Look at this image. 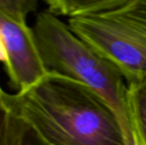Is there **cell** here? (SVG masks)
<instances>
[{"label": "cell", "mask_w": 146, "mask_h": 145, "mask_svg": "<svg viewBox=\"0 0 146 145\" xmlns=\"http://www.w3.org/2000/svg\"><path fill=\"white\" fill-rule=\"evenodd\" d=\"M0 61L1 62H5V55H4V52H3V49H2V46L0 44Z\"/></svg>", "instance_id": "ba28073f"}, {"label": "cell", "mask_w": 146, "mask_h": 145, "mask_svg": "<svg viewBox=\"0 0 146 145\" xmlns=\"http://www.w3.org/2000/svg\"><path fill=\"white\" fill-rule=\"evenodd\" d=\"M22 145H48V144L41 138V136L37 133L34 128L31 127L29 124L24 121L23 143H22Z\"/></svg>", "instance_id": "52a82bcc"}, {"label": "cell", "mask_w": 146, "mask_h": 145, "mask_svg": "<svg viewBox=\"0 0 146 145\" xmlns=\"http://www.w3.org/2000/svg\"><path fill=\"white\" fill-rule=\"evenodd\" d=\"M32 31L46 73L79 81L102 95L118 115L130 145H137L129 105L130 83L122 72L49 11L38 14Z\"/></svg>", "instance_id": "3957f363"}, {"label": "cell", "mask_w": 146, "mask_h": 145, "mask_svg": "<svg viewBox=\"0 0 146 145\" xmlns=\"http://www.w3.org/2000/svg\"><path fill=\"white\" fill-rule=\"evenodd\" d=\"M34 0H0V44L5 70L16 93L23 91L47 75L27 15L35 11Z\"/></svg>", "instance_id": "277c9868"}, {"label": "cell", "mask_w": 146, "mask_h": 145, "mask_svg": "<svg viewBox=\"0 0 146 145\" xmlns=\"http://www.w3.org/2000/svg\"><path fill=\"white\" fill-rule=\"evenodd\" d=\"M24 121L0 103V145H22Z\"/></svg>", "instance_id": "8992f818"}, {"label": "cell", "mask_w": 146, "mask_h": 145, "mask_svg": "<svg viewBox=\"0 0 146 145\" xmlns=\"http://www.w3.org/2000/svg\"><path fill=\"white\" fill-rule=\"evenodd\" d=\"M4 103L48 145H130L111 105L62 75L47 73L25 91L5 93Z\"/></svg>", "instance_id": "6da1fadb"}, {"label": "cell", "mask_w": 146, "mask_h": 145, "mask_svg": "<svg viewBox=\"0 0 146 145\" xmlns=\"http://www.w3.org/2000/svg\"><path fill=\"white\" fill-rule=\"evenodd\" d=\"M4 93H5V91H3V89L0 87V103L4 101Z\"/></svg>", "instance_id": "9c48e42d"}, {"label": "cell", "mask_w": 146, "mask_h": 145, "mask_svg": "<svg viewBox=\"0 0 146 145\" xmlns=\"http://www.w3.org/2000/svg\"><path fill=\"white\" fill-rule=\"evenodd\" d=\"M48 11L110 60L129 83L146 79V0H50Z\"/></svg>", "instance_id": "7a4b0ae2"}, {"label": "cell", "mask_w": 146, "mask_h": 145, "mask_svg": "<svg viewBox=\"0 0 146 145\" xmlns=\"http://www.w3.org/2000/svg\"><path fill=\"white\" fill-rule=\"evenodd\" d=\"M129 105L137 145H146V79L130 83Z\"/></svg>", "instance_id": "5b68a950"}]
</instances>
